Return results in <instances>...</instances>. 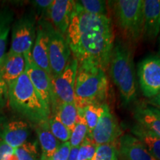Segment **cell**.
Masks as SVG:
<instances>
[{"mask_svg": "<svg viewBox=\"0 0 160 160\" xmlns=\"http://www.w3.org/2000/svg\"><path fill=\"white\" fill-rule=\"evenodd\" d=\"M88 133V128L87 123L84 117L82 109L78 108L77 122H76L73 131H71V137L69 139L71 148L79 147V145L87 137Z\"/></svg>", "mask_w": 160, "mask_h": 160, "instance_id": "603a6c76", "label": "cell"}, {"mask_svg": "<svg viewBox=\"0 0 160 160\" xmlns=\"http://www.w3.org/2000/svg\"><path fill=\"white\" fill-rule=\"evenodd\" d=\"M14 153V148L0 139V160H9Z\"/></svg>", "mask_w": 160, "mask_h": 160, "instance_id": "1f68e13d", "label": "cell"}, {"mask_svg": "<svg viewBox=\"0 0 160 160\" xmlns=\"http://www.w3.org/2000/svg\"><path fill=\"white\" fill-rule=\"evenodd\" d=\"M108 90V82L105 70L92 64L78 65L74 89L78 108L104 104Z\"/></svg>", "mask_w": 160, "mask_h": 160, "instance_id": "3957f363", "label": "cell"}, {"mask_svg": "<svg viewBox=\"0 0 160 160\" xmlns=\"http://www.w3.org/2000/svg\"><path fill=\"white\" fill-rule=\"evenodd\" d=\"M73 7L74 1L53 0L48 13L53 27L65 37L68 28Z\"/></svg>", "mask_w": 160, "mask_h": 160, "instance_id": "4fadbf2b", "label": "cell"}, {"mask_svg": "<svg viewBox=\"0 0 160 160\" xmlns=\"http://www.w3.org/2000/svg\"><path fill=\"white\" fill-rule=\"evenodd\" d=\"M133 117L137 124L160 137V116L152 107L141 105L135 109Z\"/></svg>", "mask_w": 160, "mask_h": 160, "instance_id": "d6986e66", "label": "cell"}, {"mask_svg": "<svg viewBox=\"0 0 160 160\" xmlns=\"http://www.w3.org/2000/svg\"><path fill=\"white\" fill-rule=\"evenodd\" d=\"M148 103L150 105V107L153 108L160 111V93L159 94L156 95L155 97L150 98L148 101Z\"/></svg>", "mask_w": 160, "mask_h": 160, "instance_id": "836d02e7", "label": "cell"}, {"mask_svg": "<svg viewBox=\"0 0 160 160\" xmlns=\"http://www.w3.org/2000/svg\"><path fill=\"white\" fill-rule=\"evenodd\" d=\"M84 11L94 15L107 16V8L105 1L101 0H82L75 1Z\"/></svg>", "mask_w": 160, "mask_h": 160, "instance_id": "4316f807", "label": "cell"}, {"mask_svg": "<svg viewBox=\"0 0 160 160\" xmlns=\"http://www.w3.org/2000/svg\"><path fill=\"white\" fill-rule=\"evenodd\" d=\"M53 1V0H36L33 2V4L38 13H40L41 16H44L48 15Z\"/></svg>", "mask_w": 160, "mask_h": 160, "instance_id": "4dcf8cb0", "label": "cell"}, {"mask_svg": "<svg viewBox=\"0 0 160 160\" xmlns=\"http://www.w3.org/2000/svg\"><path fill=\"white\" fill-rule=\"evenodd\" d=\"M92 160H118V151L114 143L97 146Z\"/></svg>", "mask_w": 160, "mask_h": 160, "instance_id": "83f0119b", "label": "cell"}, {"mask_svg": "<svg viewBox=\"0 0 160 160\" xmlns=\"http://www.w3.org/2000/svg\"><path fill=\"white\" fill-rule=\"evenodd\" d=\"M48 33V55L52 77L63 71L71 58V50L65 36L57 31L51 24L45 22Z\"/></svg>", "mask_w": 160, "mask_h": 160, "instance_id": "52a82bcc", "label": "cell"}, {"mask_svg": "<svg viewBox=\"0 0 160 160\" xmlns=\"http://www.w3.org/2000/svg\"><path fill=\"white\" fill-rule=\"evenodd\" d=\"M110 70L113 82L119 90L124 105H128L137 99L132 52L123 42L113 45L110 59Z\"/></svg>", "mask_w": 160, "mask_h": 160, "instance_id": "277c9868", "label": "cell"}, {"mask_svg": "<svg viewBox=\"0 0 160 160\" xmlns=\"http://www.w3.org/2000/svg\"><path fill=\"white\" fill-rule=\"evenodd\" d=\"M14 153L19 160H42V154L38 149L37 142H25L14 149Z\"/></svg>", "mask_w": 160, "mask_h": 160, "instance_id": "cb8c5ba5", "label": "cell"}, {"mask_svg": "<svg viewBox=\"0 0 160 160\" xmlns=\"http://www.w3.org/2000/svg\"><path fill=\"white\" fill-rule=\"evenodd\" d=\"M8 85L5 82L0 75V107H2L6 103L7 99H8Z\"/></svg>", "mask_w": 160, "mask_h": 160, "instance_id": "d6a6232c", "label": "cell"}, {"mask_svg": "<svg viewBox=\"0 0 160 160\" xmlns=\"http://www.w3.org/2000/svg\"><path fill=\"white\" fill-rule=\"evenodd\" d=\"M78 151H79V147L78 148H71V152H70L69 157L68 160H78Z\"/></svg>", "mask_w": 160, "mask_h": 160, "instance_id": "e575fe53", "label": "cell"}, {"mask_svg": "<svg viewBox=\"0 0 160 160\" xmlns=\"http://www.w3.org/2000/svg\"><path fill=\"white\" fill-rule=\"evenodd\" d=\"M28 136V125L22 120H6L0 122L1 139L13 148L27 142Z\"/></svg>", "mask_w": 160, "mask_h": 160, "instance_id": "7c38bea8", "label": "cell"}, {"mask_svg": "<svg viewBox=\"0 0 160 160\" xmlns=\"http://www.w3.org/2000/svg\"><path fill=\"white\" fill-rule=\"evenodd\" d=\"M36 131L42 149V160H48L61 145L60 142L51 133L48 120L36 124Z\"/></svg>", "mask_w": 160, "mask_h": 160, "instance_id": "ac0fdd59", "label": "cell"}, {"mask_svg": "<svg viewBox=\"0 0 160 160\" xmlns=\"http://www.w3.org/2000/svg\"><path fill=\"white\" fill-rule=\"evenodd\" d=\"M135 137L142 142L148 151L157 160H160V137L139 124L131 128Z\"/></svg>", "mask_w": 160, "mask_h": 160, "instance_id": "ffe728a7", "label": "cell"}, {"mask_svg": "<svg viewBox=\"0 0 160 160\" xmlns=\"http://www.w3.org/2000/svg\"><path fill=\"white\" fill-rule=\"evenodd\" d=\"M71 149V146L69 141L62 143L51 159L48 160H68Z\"/></svg>", "mask_w": 160, "mask_h": 160, "instance_id": "f546056e", "label": "cell"}, {"mask_svg": "<svg viewBox=\"0 0 160 160\" xmlns=\"http://www.w3.org/2000/svg\"><path fill=\"white\" fill-rule=\"evenodd\" d=\"M48 125L51 133L59 142L63 143L69 141L71 131L57 117H49Z\"/></svg>", "mask_w": 160, "mask_h": 160, "instance_id": "484cf974", "label": "cell"}, {"mask_svg": "<svg viewBox=\"0 0 160 160\" xmlns=\"http://www.w3.org/2000/svg\"><path fill=\"white\" fill-rule=\"evenodd\" d=\"M54 116L68 128L73 131L78 116V108L76 102L60 103L53 108Z\"/></svg>", "mask_w": 160, "mask_h": 160, "instance_id": "7402d4cb", "label": "cell"}, {"mask_svg": "<svg viewBox=\"0 0 160 160\" xmlns=\"http://www.w3.org/2000/svg\"><path fill=\"white\" fill-rule=\"evenodd\" d=\"M8 87V97L12 109L35 124L48 120L51 113L45 108L25 71Z\"/></svg>", "mask_w": 160, "mask_h": 160, "instance_id": "7a4b0ae2", "label": "cell"}, {"mask_svg": "<svg viewBox=\"0 0 160 160\" xmlns=\"http://www.w3.org/2000/svg\"><path fill=\"white\" fill-rule=\"evenodd\" d=\"M35 39L34 16L32 13L24 15L13 25L11 45L9 51L22 55L31 52Z\"/></svg>", "mask_w": 160, "mask_h": 160, "instance_id": "ba28073f", "label": "cell"}, {"mask_svg": "<svg viewBox=\"0 0 160 160\" xmlns=\"http://www.w3.org/2000/svg\"><path fill=\"white\" fill-rule=\"evenodd\" d=\"M9 160H19V159H18V157H17V155H16L15 153H14L13 155L11 156V157H10Z\"/></svg>", "mask_w": 160, "mask_h": 160, "instance_id": "d590c367", "label": "cell"}, {"mask_svg": "<svg viewBox=\"0 0 160 160\" xmlns=\"http://www.w3.org/2000/svg\"><path fill=\"white\" fill-rule=\"evenodd\" d=\"M121 134V130L116 118L110 111L108 106L105 105L104 111L99 121L91 132L90 137L97 146L114 143Z\"/></svg>", "mask_w": 160, "mask_h": 160, "instance_id": "8fae6325", "label": "cell"}, {"mask_svg": "<svg viewBox=\"0 0 160 160\" xmlns=\"http://www.w3.org/2000/svg\"><path fill=\"white\" fill-rule=\"evenodd\" d=\"M23 56L25 59V73L42 100L45 108L51 113L53 99L51 78L44 70L36 65L32 59L31 52H28Z\"/></svg>", "mask_w": 160, "mask_h": 160, "instance_id": "30bf717a", "label": "cell"}, {"mask_svg": "<svg viewBox=\"0 0 160 160\" xmlns=\"http://www.w3.org/2000/svg\"><path fill=\"white\" fill-rule=\"evenodd\" d=\"M138 77L143 95L152 98L160 93V57L150 56L138 65Z\"/></svg>", "mask_w": 160, "mask_h": 160, "instance_id": "9c48e42d", "label": "cell"}, {"mask_svg": "<svg viewBox=\"0 0 160 160\" xmlns=\"http://www.w3.org/2000/svg\"><path fill=\"white\" fill-rule=\"evenodd\" d=\"M78 68V62L74 57H71L68 62L59 75L51 77L53 108L60 103H71L75 102V81Z\"/></svg>", "mask_w": 160, "mask_h": 160, "instance_id": "8992f818", "label": "cell"}, {"mask_svg": "<svg viewBox=\"0 0 160 160\" xmlns=\"http://www.w3.org/2000/svg\"><path fill=\"white\" fill-rule=\"evenodd\" d=\"M25 71V59L22 54L9 51L0 64V75L8 85Z\"/></svg>", "mask_w": 160, "mask_h": 160, "instance_id": "e0dca14e", "label": "cell"}, {"mask_svg": "<svg viewBox=\"0 0 160 160\" xmlns=\"http://www.w3.org/2000/svg\"><path fill=\"white\" fill-rule=\"evenodd\" d=\"M97 145L88 136L82 142L78 151V160H92L95 154Z\"/></svg>", "mask_w": 160, "mask_h": 160, "instance_id": "f1b7e54d", "label": "cell"}, {"mask_svg": "<svg viewBox=\"0 0 160 160\" xmlns=\"http://www.w3.org/2000/svg\"><path fill=\"white\" fill-rule=\"evenodd\" d=\"M13 20V12L8 7L0 8V64L5 56L6 46L11 24Z\"/></svg>", "mask_w": 160, "mask_h": 160, "instance_id": "44dd1931", "label": "cell"}, {"mask_svg": "<svg viewBox=\"0 0 160 160\" xmlns=\"http://www.w3.org/2000/svg\"><path fill=\"white\" fill-rule=\"evenodd\" d=\"M142 10V36L153 39L160 32V0H145Z\"/></svg>", "mask_w": 160, "mask_h": 160, "instance_id": "9a60e30c", "label": "cell"}, {"mask_svg": "<svg viewBox=\"0 0 160 160\" xmlns=\"http://www.w3.org/2000/svg\"><path fill=\"white\" fill-rule=\"evenodd\" d=\"M65 37L78 65L92 64L105 71L108 67L114 44L111 22L107 16L87 13L74 1Z\"/></svg>", "mask_w": 160, "mask_h": 160, "instance_id": "6da1fadb", "label": "cell"}, {"mask_svg": "<svg viewBox=\"0 0 160 160\" xmlns=\"http://www.w3.org/2000/svg\"><path fill=\"white\" fill-rule=\"evenodd\" d=\"M49 37L45 22H41L38 27L37 37L31 51L32 59L36 65L52 77L48 55Z\"/></svg>", "mask_w": 160, "mask_h": 160, "instance_id": "5bb4252c", "label": "cell"}, {"mask_svg": "<svg viewBox=\"0 0 160 160\" xmlns=\"http://www.w3.org/2000/svg\"><path fill=\"white\" fill-rule=\"evenodd\" d=\"M114 5L116 18L122 33L128 39L137 41L142 36L143 1L119 0Z\"/></svg>", "mask_w": 160, "mask_h": 160, "instance_id": "5b68a950", "label": "cell"}, {"mask_svg": "<svg viewBox=\"0 0 160 160\" xmlns=\"http://www.w3.org/2000/svg\"><path fill=\"white\" fill-rule=\"evenodd\" d=\"M119 152L125 160H157L139 139L131 134L120 137Z\"/></svg>", "mask_w": 160, "mask_h": 160, "instance_id": "2e32d148", "label": "cell"}, {"mask_svg": "<svg viewBox=\"0 0 160 160\" xmlns=\"http://www.w3.org/2000/svg\"><path fill=\"white\" fill-rule=\"evenodd\" d=\"M105 104L102 105H89L84 107L82 109L83 115L87 123L88 133V135L91 133L92 131L94 129L95 126L99 121V119L104 111V107Z\"/></svg>", "mask_w": 160, "mask_h": 160, "instance_id": "d4e9b609", "label": "cell"}, {"mask_svg": "<svg viewBox=\"0 0 160 160\" xmlns=\"http://www.w3.org/2000/svg\"><path fill=\"white\" fill-rule=\"evenodd\" d=\"M159 45H160V39H159ZM159 47H160V45H159Z\"/></svg>", "mask_w": 160, "mask_h": 160, "instance_id": "8d00e7d4", "label": "cell"}]
</instances>
